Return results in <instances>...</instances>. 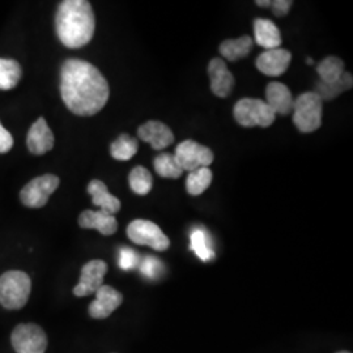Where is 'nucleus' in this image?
I'll return each mask as SVG.
<instances>
[{"label": "nucleus", "instance_id": "nucleus-13", "mask_svg": "<svg viewBox=\"0 0 353 353\" xmlns=\"http://www.w3.org/2000/svg\"><path fill=\"white\" fill-rule=\"evenodd\" d=\"M55 138L54 134L48 126L45 118H38L34 125L30 127L26 138V145L30 153L41 156L54 148Z\"/></svg>", "mask_w": 353, "mask_h": 353}, {"label": "nucleus", "instance_id": "nucleus-23", "mask_svg": "<svg viewBox=\"0 0 353 353\" xmlns=\"http://www.w3.org/2000/svg\"><path fill=\"white\" fill-rule=\"evenodd\" d=\"M344 62L338 57H327L316 65V72L321 76V81L326 84H332L341 80L344 75Z\"/></svg>", "mask_w": 353, "mask_h": 353}, {"label": "nucleus", "instance_id": "nucleus-28", "mask_svg": "<svg viewBox=\"0 0 353 353\" xmlns=\"http://www.w3.org/2000/svg\"><path fill=\"white\" fill-rule=\"evenodd\" d=\"M153 165H154L156 173L164 178H179L183 173L182 168L176 163L174 154H170V153H160L154 159Z\"/></svg>", "mask_w": 353, "mask_h": 353}, {"label": "nucleus", "instance_id": "nucleus-12", "mask_svg": "<svg viewBox=\"0 0 353 353\" xmlns=\"http://www.w3.org/2000/svg\"><path fill=\"white\" fill-rule=\"evenodd\" d=\"M292 54L285 49L265 50L256 58V68L267 76H280L287 72Z\"/></svg>", "mask_w": 353, "mask_h": 353}, {"label": "nucleus", "instance_id": "nucleus-7", "mask_svg": "<svg viewBox=\"0 0 353 353\" xmlns=\"http://www.w3.org/2000/svg\"><path fill=\"white\" fill-rule=\"evenodd\" d=\"M127 236L137 245L150 246L153 250L165 252L170 246V241L159 225L148 220H134L127 227Z\"/></svg>", "mask_w": 353, "mask_h": 353}, {"label": "nucleus", "instance_id": "nucleus-1", "mask_svg": "<svg viewBox=\"0 0 353 353\" xmlns=\"http://www.w3.org/2000/svg\"><path fill=\"white\" fill-rule=\"evenodd\" d=\"M61 96L71 113L90 117L103 109L110 89L108 80L93 64L67 59L61 70Z\"/></svg>", "mask_w": 353, "mask_h": 353}, {"label": "nucleus", "instance_id": "nucleus-30", "mask_svg": "<svg viewBox=\"0 0 353 353\" xmlns=\"http://www.w3.org/2000/svg\"><path fill=\"white\" fill-rule=\"evenodd\" d=\"M139 265V255L134 252L132 249L123 248L119 252V267L125 271L132 270Z\"/></svg>", "mask_w": 353, "mask_h": 353}, {"label": "nucleus", "instance_id": "nucleus-31", "mask_svg": "<svg viewBox=\"0 0 353 353\" xmlns=\"http://www.w3.org/2000/svg\"><path fill=\"white\" fill-rule=\"evenodd\" d=\"M13 147V137L8 130H6L0 122V153H7Z\"/></svg>", "mask_w": 353, "mask_h": 353}, {"label": "nucleus", "instance_id": "nucleus-15", "mask_svg": "<svg viewBox=\"0 0 353 353\" xmlns=\"http://www.w3.org/2000/svg\"><path fill=\"white\" fill-rule=\"evenodd\" d=\"M208 75L211 80V90L214 96L225 99L232 93V89L234 87V77L223 59L214 58L210 62Z\"/></svg>", "mask_w": 353, "mask_h": 353}, {"label": "nucleus", "instance_id": "nucleus-6", "mask_svg": "<svg viewBox=\"0 0 353 353\" xmlns=\"http://www.w3.org/2000/svg\"><path fill=\"white\" fill-rule=\"evenodd\" d=\"M61 181L54 174H43L32 179L26 188L20 191V201L29 208L45 207L49 198L58 189Z\"/></svg>", "mask_w": 353, "mask_h": 353}, {"label": "nucleus", "instance_id": "nucleus-25", "mask_svg": "<svg viewBox=\"0 0 353 353\" xmlns=\"http://www.w3.org/2000/svg\"><path fill=\"white\" fill-rule=\"evenodd\" d=\"M214 174L208 168H199L196 170L190 172L186 181V189L190 195L198 196L208 189L212 183Z\"/></svg>", "mask_w": 353, "mask_h": 353}, {"label": "nucleus", "instance_id": "nucleus-34", "mask_svg": "<svg viewBox=\"0 0 353 353\" xmlns=\"http://www.w3.org/2000/svg\"><path fill=\"white\" fill-rule=\"evenodd\" d=\"M307 63L313 64V59H310V58H307Z\"/></svg>", "mask_w": 353, "mask_h": 353}, {"label": "nucleus", "instance_id": "nucleus-14", "mask_svg": "<svg viewBox=\"0 0 353 353\" xmlns=\"http://www.w3.org/2000/svg\"><path fill=\"white\" fill-rule=\"evenodd\" d=\"M138 137L143 141L151 144L156 151L168 148L174 141V135L172 130L163 122L150 121L138 128Z\"/></svg>", "mask_w": 353, "mask_h": 353}, {"label": "nucleus", "instance_id": "nucleus-22", "mask_svg": "<svg viewBox=\"0 0 353 353\" xmlns=\"http://www.w3.org/2000/svg\"><path fill=\"white\" fill-rule=\"evenodd\" d=\"M23 76L21 65L14 59L0 58V90L13 89Z\"/></svg>", "mask_w": 353, "mask_h": 353}, {"label": "nucleus", "instance_id": "nucleus-4", "mask_svg": "<svg viewBox=\"0 0 353 353\" xmlns=\"http://www.w3.org/2000/svg\"><path fill=\"white\" fill-rule=\"evenodd\" d=\"M323 101L316 92H306L293 103V123L303 134L316 131L322 125Z\"/></svg>", "mask_w": 353, "mask_h": 353}, {"label": "nucleus", "instance_id": "nucleus-11", "mask_svg": "<svg viewBox=\"0 0 353 353\" xmlns=\"http://www.w3.org/2000/svg\"><path fill=\"white\" fill-rule=\"evenodd\" d=\"M96 299L89 305V316L94 319H105L113 314L122 303L123 296L110 285H102L94 293Z\"/></svg>", "mask_w": 353, "mask_h": 353}, {"label": "nucleus", "instance_id": "nucleus-29", "mask_svg": "<svg viewBox=\"0 0 353 353\" xmlns=\"http://www.w3.org/2000/svg\"><path fill=\"white\" fill-rule=\"evenodd\" d=\"M139 268L144 276L148 279H157L161 275L163 263L154 256H145L139 262Z\"/></svg>", "mask_w": 353, "mask_h": 353}, {"label": "nucleus", "instance_id": "nucleus-35", "mask_svg": "<svg viewBox=\"0 0 353 353\" xmlns=\"http://www.w3.org/2000/svg\"><path fill=\"white\" fill-rule=\"evenodd\" d=\"M336 353H351V352H348V351H341V352H336Z\"/></svg>", "mask_w": 353, "mask_h": 353}, {"label": "nucleus", "instance_id": "nucleus-2", "mask_svg": "<svg viewBox=\"0 0 353 353\" xmlns=\"http://www.w3.org/2000/svg\"><path fill=\"white\" fill-rule=\"evenodd\" d=\"M57 34L65 48L80 49L90 42L96 19L87 0H64L55 16Z\"/></svg>", "mask_w": 353, "mask_h": 353}, {"label": "nucleus", "instance_id": "nucleus-21", "mask_svg": "<svg viewBox=\"0 0 353 353\" xmlns=\"http://www.w3.org/2000/svg\"><path fill=\"white\" fill-rule=\"evenodd\" d=\"M190 249L203 262H208L214 258V252L211 248L208 233L203 228H194L190 233Z\"/></svg>", "mask_w": 353, "mask_h": 353}, {"label": "nucleus", "instance_id": "nucleus-8", "mask_svg": "<svg viewBox=\"0 0 353 353\" xmlns=\"http://www.w3.org/2000/svg\"><path fill=\"white\" fill-rule=\"evenodd\" d=\"M11 343L16 353H45L48 336L38 325L23 323L13 330Z\"/></svg>", "mask_w": 353, "mask_h": 353}, {"label": "nucleus", "instance_id": "nucleus-32", "mask_svg": "<svg viewBox=\"0 0 353 353\" xmlns=\"http://www.w3.org/2000/svg\"><path fill=\"white\" fill-rule=\"evenodd\" d=\"M292 4H293V1H290V0H275V1H271L272 12L275 13V16H278V17L287 16L288 12H290Z\"/></svg>", "mask_w": 353, "mask_h": 353}, {"label": "nucleus", "instance_id": "nucleus-18", "mask_svg": "<svg viewBox=\"0 0 353 353\" xmlns=\"http://www.w3.org/2000/svg\"><path fill=\"white\" fill-rule=\"evenodd\" d=\"M88 194L92 196V202L94 205L100 207V210L106 214H115L121 210V201L109 192L106 185L93 179L88 185Z\"/></svg>", "mask_w": 353, "mask_h": 353}, {"label": "nucleus", "instance_id": "nucleus-5", "mask_svg": "<svg viewBox=\"0 0 353 353\" xmlns=\"http://www.w3.org/2000/svg\"><path fill=\"white\" fill-rule=\"evenodd\" d=\"M233 114L243 127L271 126L276 117L265 101L259 99H242L236 103Z\"/></svg>", "mask_w": 353, "mask_h": 353}, {"label": "nucleus", "instance_id": "nucleus-19", "mask_svg": "<svg viewBox=\"0 0 353 353\" xmlns=\"http://www.w3.org/2000/svg\"><path fill=\"white\" fill-rule=\"evenodd\" d=\"M254 34L256 43L265 50L279 49L281 45V33L271 20L256 19L254 21Z\"/></svg>", "mask_w": 353, "mask_h": 353}, {"label": "nucleus", "instance_id": "nucleus-9", "mask_svg": "<svg viewBox=\"0 0 353 353\" xmlns=\"http://www.w3.org/2000/svg\"><path fill=\"white\" fill-rule=\"evenodd\" d=\"M174 157L183 172L208 168L214 163V152L194 140H185L178 144Z\"/></svg>", "mask_w": 353, "mask_h": 353}, {"label": "nucleus", "instance_id": "nucleus-16", "mask_svg": "<svg viewBox=\"0 0 353 353\" xmlns=\"http://www.w3.org/2000/svg\"><path fill=\"white\" fill-rule=\"evenodd\" d=\"M265 103L274 113L288 115L293 110L294 99L287 85L279 81H272L265 88Z\"/></svg>", "mask_w": 353, "mask_h": 353}, {"label": "nucleus", "instance_id": "nucleus-3", "mask_svg": "<svg viewBox=\"0 0 353 353\" xmlns=\"http://www.w3.org/2000/svg\"><path fill=\"white\" fill-rule=\"evenodd\" d=\"M32 290L30 278L23 271H7L0 276V305L8 310L26 306Z\"/></svg>", "mask_w": 353, "mask_h": 353}, {"label": "nucleus", "instance_id": "nucleus-17", "mask_svg": "<svg viewBox=\"0 0 353 353\" xmlns=\"http://www.w3.org/2000/svg\"><path fill=\"white\" fill-rule=\"evenodd\" d=\"M79 225L83 229H96L102 236H112L117 229L118 223L113 214H106L103 211H90L87 210L81 212L79 217Z\"/></svg>", "mask_w": 353, "mask_h": 353}, {"label": "nucleus", "instance_id": "nucleus-10", "mask_svg": "<svg viewBox=\"0 0 353 353\" xmlns=\"http://www.w3.org/2000/svg\"><path fill=\"white\" fill-rule=\"evenodd\" d=\"M108 265L101 259H93L83 267L79 284L74 288L76 297H87L96 293L103 285Z\"/></svg>", "mask_w": 353, "mask_h": 353}, {"label": "nucleus", "instance_id": "nucleus-27", "mask_svg": "<svg viewBox=\"0 0 353 353\" xmlns=\"http://www.w3.org/2000/svg\"><path fill=\"white\" fill-rule=\"evenodd\" d=\"M128 183L137 195H147L152 190L153 179L151 173L144 166H137L130 173Z\"/></svg>", "mask_w": 353, "mask_h": 353}, {"label": "nucleus", "instance_id": "nucleus-20", "mask_svg": "<svg viewBox=\"0 0 353 353\" xmlns=\"http://www.w3.org/2000/svg\"><path fill=\"white\" fill-rule=\"evenodd\" d=\"M252 38L242 36L237 39H227L220 45V54L230 62L246 58L252 49Z\"/></svg>", "mask_w": 353, "mask_h": 353}, {"label": "nucleus", "instance_id": "nucleus-33", "mask_svg": "<svg viewBox=\"0 0 353 353\" xmlns=\"http://www.w3.org/2000/svg\"><path fill=\"white\" fill-rule=\"evenodd\" d=\"M255 3H256V6H259V7H268V6H271V1H268V0H265V1L256 0Z\"/></svg>", "mask_w": 353, "mask_h": 353}, {"label": "nucleus", "instance_id": "nucleus-24", "mask_svg": "<svg viewBox=\"0 0 353 353\" xmlns=\"http://www.w3.org/2000/svg\"><path fill=\"white\" fill-rule=\"evenodd\" d=\"M352 75L348 72H344V75L341 76V80H338L336 83L332 84H326V83H318L316 85V94L319 96V99L323 101H331L335 97H338L341 93L352 88Z\"/></svg>", "mask_w": 353, "mask_h": 353}, {"label": "nucleus", "instance_id": "nucleus-26", "mask_svg": "<svg viewBox=\"0 0 353 353\" xmlns=\"http://www.w3.org/2000/svg\"><path fill=\"white\" fill-rule=\"evenodd\" d=\"M138 140L127 134H122L118 139L114 141L110 147V153L113 159L118 161H128L138 152Z\"/></svg>", "mask_w": 353, "mask_h": 353}]
</instances>
